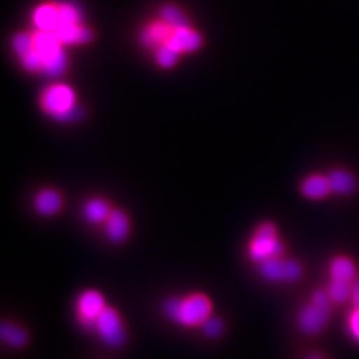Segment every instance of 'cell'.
Segmentation results:
<instances>
[{
	"instance_id": "6da1fadb",
	"label": "cell",
	"mask_w": 359,
	"mask_h": 359,
	"mask_svg": "<svg viewBox=\"0 0 359 359\" xmlns=\"http://www.w3.org/2000/svg\"><path fill=\"white\" fill-rule=\"evenodd\" d=\"M213 301L209 295L194 292L184 297H170L163 305L169 321L184 329L201 327L213 316Z\"/></svg>"
},
{
	"instance_id": "7a4b0ae2",
	"label": "cell",
	"mask_w": 359,
	"mask_h": 359,
	"mask_svg": "<svg viewBox=\"0 0 359 359\" xmlns=\"http://www.w3.org/2000/svg\"><path fill=\"white\" fill-rule=\"evenodd\" d=\"M41 109L56 120L68 121L76 118L80 109L77 108L76 93L67 84H52L40 95Z\"/></svg>"
},
{
	"instance_id": "3957f363",
	"label": "cell",
	"mask_w": 359,
	"mask_h": 359,
	"mask_svg": "<svg viewBox=\"0 0 359 359\" xmlns=\"http://www.w3.org/2000/svg\"><path fill=\"white\" fill-rule=\"evenodd\" d=\"M93 334L99 337L105 346L111 348H120L128 341V330L118 310L112 306H107L95 322Z\"/></svg>"
},
{
	"instance_id": "277c9868",
	"label": "cell",
	"mask_w": 359,
	"mask_h": 359,
	"mask_svg": "<svg viewBox=\"0 0 359 359\" xmlns=\"http://www.w3.org/2000/svg\"><path fill=\"white\" fill-rule=\"evenodd\" d=\"M283 245L281 240L278 238V233L274 224L271 222L261 224L257 228L249 243V248H248L249 258L259 265L273 257L283 256Z\"/></svg>"
},
{
	"instance_id": "5b68a950",
	"label": "cell",
	"mask_w": 359,
	"mask_h": 359,
	"mask_svg": "<svg viewBox=\"0 0 359 359\" xmlns=\"http://www.w3.org/2000/svg\"><path fill=\"white\" fill-rule=\"evenodd\" d=\"M107 306L105 297L96 289H87L77 295L76 321L86 333H93L95 322Z\"/></svg>"
},
{
	"instance_id": "8992f818",
	"label": "cell",
	"mask_w": 359,
	"mask_h": 359,
	"mask_svg": "<svg viewBox=\"0 0 359 359\" xmlns=\"http://www.w3.org/2000/svg\"><path fill=\"white\" fill-rule=\"evenodd\" d=\"M261 276L270 283H294L302 276V268L294 259L273 257L259 264Z\"/></svg>"
},
{
	"instance_id": "52a82bcc",
	"label": "cell",
	"mask_w": 359,
	"mask_h": 359,
	"mask_svg": "<svg viewBox=\"0 0 359 359\" xmlns=\"http://www.w3.org/2000/svg\"><path fill=\"white\" fill-rule=\"evenodd\" d=\"M332 309L323 308L321 305L310 301L301 309L298 316V326L306 334L321 333L330 320Z\"/></svg>"
},
{
	"instance_id": "ba28073f",
	"label": "cell",
	"mask_w": 359,
	"mask_h": 359,
	"mask_svg": "<svg viewBox=\"0 0 359 359\" xmlns=\"http://www.w3.org/2000/svg\"><path fill=\"white\" fill-rule=\"evenodd\" d=\"M165 44L179 53L193 52L201 47L203 38L198 32H196L189 26L180 27V28H173V32Z\"/></svg>"
},
{
	"instance_id": "9c48e42d",
	"label": "cell",
	"mask_w": 359,
	"mask_h": 359,
	"mask_svg": "<svg viewBox=\"0 0 359 359\" xmlns=\"http://www.w3.org/2000/svg\"><path fill=\"white\" fill-rule=\"evenodd\" d=\"M53 34L60 40L63 46H72V44H87L90 43L93 34L87 27L80 25H68V23H59L55 28Z\"/></svg>"
},
{
	"instance_id": "30bf717a",
	"label": "cell",
	"mask_w": 359,
	"mask_h": 359,
	"mask_svg": "<svg viewBox=\"0 0 359 359\" xmlns=\"http://www.w3.org/2000/svg\"><path fill=\"white\" fill-rule=\"evenodd\" d=\"M63 205V198L60 193L51 188L43 189L36 194L34 200V206L39 215L41 216H53L56 215Z\"/></svg>"
},
{
	"instance_id": "8fae6325",
	"label": "cell",
	"mask_w": 359,
	"mask_h": 359,
	"mask_svg": "<svg viewBox=\"0 0 359 359\" xmlns=\"http://www.w3.org/2000/svg\"><path fill=\"white\" fill-rule=\"evenodd\" d=\"M105 233L112 243H121L129 233V219L121 210H112L105 221Z\"/></svg>"
},
{
	"instance_id": "7c38bea8",
	"label": "cell",
	"mask_w": 359,
	"mask_h": 359,
	"mask_svg": "<svg viewBox=\"0 0 359 359\" xmlns=\"http://www.w3.org/2000/svg\"><path fill=\"white\" fill-rule=\"evenodd\" d=\"M0 339L4 345L13 348H23L29 341V334L23 326L16 325L15 322H1Z\"/></svg>"
},
{
	"instance_id": "4fadbf2b",
	"label": "cell",
	"mask_w": 359,
	"mask_h": 359,
	"mask_svg": "<svg viewBox=\"0 0 359 359\" xmlns=\"http://www.w3.org/2000/svg\"><path fill=\"white\" fill-rule=\"evenodd\" d=\"M172 32H173V27L169 26L164 20H161L147 27L142 32L140 40L145 47L157 48L158 46L167 43Z\"/></svg>"
},
{
	"instance_id": "5bb4252c",
	"label": "cell",
	"mask_w": 359,
	"mask_h": 359,
	"mask_svg": "<svg viewBox=\"0 0 359 359\" xmlns=\"http://www.w3.org/2000/svg\"><path fill=\"white\" fill-rule=\"evenodd\" d=\"M330 192L332 189L329 180L320 175L309 176L308 179L304 180L301 184V193L310 200H320L326 197Z\"/></svg>"
},
{
	"instance_id": "9a60e30c",
	"label": "cell",
	"mask_w": 359,
	"mask_h": 359,
	"mask_svg": "<svg viewBox=\"0 0 359 359\" xmlns=\"http://www.w3.org/2000/svg\"><path fill=\"white\" fill-rule=\"evenodd\" d=\"M34 23L36 25L40 31L53 32L55 28L60 23L57 6L43 4L38 7L34 13Z\"/></svg>"
},
{
	"instance_id": "2e32d148",
	"label": "cell",
	"mask_w": 359,
	"mask_h": 359,
	"mask_svg": "<svg viewBox=\"0 0 359 359\" xmlns=\"http://www.w3.org/2000/svg\"><path fill=\"white\" fill-rule=\"evenodd\" d=\"M327 180H329L332 192L338 193V194H351L357 189V180L346 170H341V169L332 170L327 176Z\"/></svg>"
},
{
	"instance_id": "e0dca14e",
	"label": "cell",
	"mask_w": 359,
	"mask_h": 359,
	"mask_svg": "<svg viewBox=\"0 0 359 359\" xmlns=\"http://www.w3.org/2000/svg\"><path fill=\"white\" fill-rule=\"evenodd\" d=\"M63 44L60 43V40L56 38V35L53 32L48 31H40L34 34V48L44 57L50 56L53 52L63 48Z\"/></svg>"
},
{
	"instance_id": "ac0fdd59",
	"label": "cell",
	"mask_w": 359,
	"mask_h": 359,
	"mask_svg": "<svg viewBox=\"0 0 359 359\" xmlns=\"http://www.w3.org/2000/svg\"><path fill=\"white\" fill-rule=\"evenodd\" d=\"M111 208L103 198H90L84 206V217L90 224H100L107 221L111 215Z\"/></svg>"
},
{
	"instance_id": "d6986e66",
	"label": "cell",
	"mask_w": 359,
	"mask_h": 359,
	"mask_svg": "<svg viewBox=\"0 0 359 359\" xmlns=\"http://www.w3.org/2000/svg\"><path fill=\"white\" fill-rule=\"evenodd\" d=\"M330 277H332V280L353 283L355 280L354 262L347 257L334 258L332 266H330Z\"/></svg>"
},
{
	"instance_id": "ffe728a7",
	"label": "cell",
	"mask_w": 359,
	"mask_h": 359,
	"mask_svg": "<svg viewBox=\"0 0 359 359\" xmlns=\"http://www.w3.org/2000/svg\"><path fill=\"white\" fill-rule=\"evenodd\" d=\"M65 69H67V56L63 48L44 57V68H43L44 75L50 77L62 76Z\"/></svg>"
},
{
	"instance_id": "44dd1931",
	"label": "cell",
	"mask_w": 359,
	"mask_h": 359,
	"mask_svg": "<svg viewBox=\"0 0 359 359\" xmlns=\"http://www.w3.org/2000/svg\"><path fill=\"white\" fill-rule=\"evenodd\" d=\"M351 290H353V283L332 280V283L329 285V289H327V293L330 295L333 302L342 304L348 298H351Z\"/></svg>"
},
{
	"instance_id": "7402d4cb",
	"label": "cell",
	"mask_w": 359,
	"mask_h": 359,
	"mask_svg": "<svg viewBox=\"0 0 359 359\" xmlns=\"http://www.w3.org/2000/svg\"><path fill=\"white\" fill-rule=\"evenodd\" d=\"M161 20H164L167 25L173 28L189 26V22L182 11L176 6H164L160 11Z\"/></svg>"
},
{
	"instance_id": "603a6c76",
	"label": "cell",
	"mask_w": 359,
	"mask_h": 359,
	"mask_svg": "<svg viewBox=\"0 0 359 359\" xmlns=\"http://www.w3.org/2000/svg\"><path fill=\"white\" fill-rule=\"evenodd\" d=\"M179 52L170 48L168 44H161L156 48V62L163 68H172L179 60Z\"/></svg>"
},
{
	"instance_id": "cb8c5ba5",
	"label": "cell",
	"mask_w": 359,
	"mask_h": 359,
	"mask_svg": "<svg viewBox=\"0 0 359 359\" xmlns=\"http://www.w3.org/2000/svg\"><path fill=\"white\" fill-rule=\"evenodd\" d=\"M13 47L18 56H25L34 50V35L26 32L16 34L13 39Z\"/></svg>"
},
{
	"instance_id": "d4e9b609",
	"label": "cell",
	"mask_w": 359,
	"mask_h": 359,
	"mask_svg": "<svg viewBox=\"0 0 359 359\" xmlns=\"http://www.w3.org/2000/svg\"><path fill=\"white\" fill-rule=\"evenodd\" d=\"M59 10V18L60 23H68V25H80L81 15L77 10L76 6L69 3H62L57 6Z\"/></svg>"
},
{
	"instance_id": "484cf974",
	"label": "cell",
	"mask_w": 359,
	"mask_h": 359,
	"mask_svg": "<svg viewBox=\"0 0 359 359\" xmlns=\"http://www.w3.org/2000/svg\"><path fill=\"white\" fill-rule=\"evenodd\" d=\"M203 333L210 339H217L225 332V322L216 316H212L208 321L201 326Z\"/></svg>"
},
{
	"instance_id": "4316f807",
	"label": "cell",
	"mask_w": 359,
	"mask_h": 359,
	"mask_svg": "<svg viewBox=\"0 0 359 359\" xmlns=\"http://www.w3.org/2000/svg\"><path fill=\"white\" fill-rule=\"evenodd\" d=\"M22 65L29 72H43L44 68V59L35 48L29 53L20 57Z\"/></svg>"
},
{
	"instance_id": "83f0119b",
	"label": "cell",
	"mask_w": 359,
	"mask_h": 359,
	"mask_svg": "<svg viewBox=\"0 0 359 359\" xmlns=\"http://www.w3.org/2000/svg\"><path fill=\"white\" fill-rule=\"evenodd\" d=\"M348 330L359 342V308H354L348 317Z\"/></svg>"
},
{
	"instance_id": "f1b7e54d",
	"label": "cell",
	"mask_w": 359,
	"mask_h": 359,
	"mask_svg": "<svg viewBox=\"0 0 359 359\" xmlns=\"http://www.w3.org/2000/svg\"><path fill=\"white\" fill-rule=\"evenodd\" d=\"M351 301H353V304H354V308H359V278L353 281Z\"/></svg>"
},
{
	"instance_id": "f546056e",
	"label": "cell",
	"mask_w": 359,
	"mask_h": 359,
	"mask_svg": "<svg viewBox=\"0 0 359 359\" xmlns=\"http://www.w3.org/2000/svg\"><path fill=\"white\" fill-rule=\"evenodd\" d=\"M306 359H325L322 355H318V354H310L308 358Z\"/></svg>"
}]
</instances>
